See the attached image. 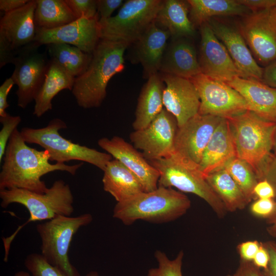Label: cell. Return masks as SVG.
<instances>
[{
  "mask_svg": "<svg viewBox=\"0 0 276 276\" xmlns=\"http://www.w3.org/2000/svg\"><path fill=\"white\" fill-rule=\"evenodd\" d=\"M26 143L16 129L9 140L3 159L0 190L18 188L43 193L48 188L41 180L42 176L55 171L74 175L83 164H51L47 151H39Z\"/></svg>",
  "mask_w": 276,
  "mask_h": 276,
  "instance_id": "6da1fadb",
  "label": "cell"
},
{
  "mask_svg": "<svg viewBox=\"0 0 276 276\" xmlns=\"http://www.w3.org/2000/svg\"><path fill=\"white\" fill-rule=\"evenodd\" d=\"M129 46L123 41L100 39L86 70L75 79L71 91L80 107L88 109L101 106L109 81L124 69V55Z\"/></svg>",
  "mask_w": 276,
  "mask_h": 276,
  "instance_id": "7a4b0ae2",
  "label": "cell"
},
{
  "mask_svg": "<svg viewBox=\"0 0 276 276\" xmlns=\"http://www.w3.org/2000/svg\"><path fill=\"white\" fill-rule=\"evenodd\" d=\"M1 205L3 208L16 203L24 205L30 217L18 226L10 236L3 238L4 261L7 262L10 246L18 233L30 222L50 220L59 216H71L73 213L74 196L68 184L60 179L55 181L45 192L39 193L25 189L0 190Z\"/></svg>",
  "mask_w": 276,
  "mask_h": 276,
  "instance_id": "3957f363",
  "label": "cell"
},
{
  "mask_svg": "<svg viewBox=\"0 0 276 276\" xmlns=\"http://www.w3.org/2000/svg\"><path fill=\"white\" fill-rule=\"evenodd\" d=\"M191 205L190 200L182 193L171 188L158 186L154 191L143 192L117 202L113 217L125 225H131L137 220L164 223L183 216Z\"/></svg>",
  "mask_w": 276,
  "mask_h": 276,
  "instance_id": "277c9868",
  "label": "cell"
},
{
  "mask_svg": "<svg viewBox=\"0 0 276 276\" xmlns=\"http://www.w3.org/2000/svg\"><path fill=\"white\" fill-rule=\"evenodd\" d=\"M233 136L237 157L246 162L259 179L271 155L275 122L264 120L247 110L226 119Z\"/></svg>",
  "mask_w": 276,
  "mask_h": 276,
  "instance_id": "5b68a950",
  "label": "cell"
},
{
  "mask_svg": "<svg viewBox=\"0 0 276 276\" xmlns=\"http://www.w3.org/2000/svg\"><path fill=\"white\" fill-rule=\"evenodd\" d=\"M66 128L63 120L55 118L45 127H24L20 132L27 143L37 144L47 151L51 161L65 164L72 160H80L91 164L103 171L107 163L112 159V156L66 139L59 131Z\"/></svg>",
  "mask_w": 276,
  "mask_h": 276,
  "instance_id": "8992f818",
  "label": "cell"
},
{
  "mask_svg": "<svg viewBox=\"0 0 276 276\" xmlns=\"http://www.w3.org/2000/svg\"><path fill=\"white\" fill-rule=\"evenodd\" d=\"M148 162L160 174L158 186L173 187L182 192L195 194L204 200L219 218L225 216L227 211L222 202L199 170V165L174 154Z\"/></svg>",
  "mask_w": 276,
  "mask_h": 276,
  "instance_id": "52a82bcc",
  "label": "cell"
},
{
  "mask_svg": "<svg viewBox=\"0 0 276 276\" xmlns=\"http://www.w3.org/2000/svg\"><path fill=\"white\" fill-rule=\"evenodd\" d=\"M92 221V215L85 213L75 217L59 216L36 226L41 239L40 254L64 276H81L70 262L69 248L79 229Z\"/></svg>",
  "mask_w": 276,
  "mask_h": 276,
  "instance_id": "ba28073f",
  "label": "cell"
},
{
  "mask_svg": "<svg viewBox=\"0 0 276 276\" xmlns=\"http://www.w3.org/2000/svg\"><path fill=\"white\" fill-rule=\"evenodd\" d=\"M163 2L161 0L126 1L117 15L99 19L101 38L133 44L155 21Z\"/></svg>",
  "mask_w": 276,
  "mask_h": 276,
  "instance_id": "9c48e42d",
  "label": "cell"
},
{
  "mask_svg": "<svg viewBox=\"0 0 276 276\" xmlns=\"http://www.w3.org/2000/svg\"><path fill=\"white\" fill-rule=\"evenodd\" d=\"M36 0L4 13L0 19V68L13 63L17 53L35 42Z\"/></svg>",
  "mask_w": 276,
  "mask_h": 276,
  "instance_id": "30bf717a",
  "label": "cell"
},
{
  "mask_svg": "<svg viewBox=\"0 0 276 276\" xmlns=\"http://www.w3.org/2000/svg\"><path fill=\"white\" fill-rule=\"evenodd\" d=\"M238 28L257 62L264 67L276 61V8L242 16Z\"/></svg>",
  "mask_w": 276,
  "mask_h": 276,
  "instance_id": "8fae6325",
  "label": "cell"
},
{
  "mask_svg": "<svg viewBox=\"0 0 276 276\" xmlns=\"http://www.w3.org/2000/svg\"><path fill=\"white\" fill-rule=\"evenodd\" d=\"M190 80L199 97L198 113L228 119L249 110L244 98L226 83L213 79L201 73Z\"/></svg>",
  "mask_w": 276,
  "mask_h": 276,
  "instance_id": "7c38bea8",
  "label": "cell"
},
{
  "mask_svg": "<svg viewBox=\"0 0 276 276\" xmlns=\"http://www.w3.org/2000/svg\"><path fill=\"white\" fill-rule=\"evenodd\" d=\"M40 46L35 42L22 49L12 63L14 70L11 77L17 86V105L22 109L35 100L49 66L50 60L39 52Z\"/></svg>",
  "mask_w": 276,
  "mask_h": 276,
  "instance_id": "4fadbf2b",
  "label": "cell"
},
{
  "mask_svg": "<svg viewBox=\"0 0 276 276\" xmlns=\"http://www.w3.org/2000/svg\"><path fill=\"white\" fill-rule=\"evenodd\" d=\"M178 129L175 117L165 108L143 129L130 134L133 146L151 161L167 157L174 153V140Z\"/></svg>",
  "mask_w": 276,
  "mask_h": 276,
  "instance_id": "5bb4252c",
  "label": "cell"
},
{
  "mask_svg": "<svg viewBox=\"0 0 276 276\" xmlns=\"http://www.w3.org/2000/svg\"><path fill=\"white\" fill-rule=\"evenodd\" d=\"M222 118L198 113L178 127L174 153L182 159L199 165L212 135Z\"/></svg>",
  "mask_w": 276,
  "mask_h": 276,
  "instance_id": "9a60e30c",
  "label": "cell"
},
{
  "mask_svg": "<svg viewBox=\"0 0 276 276\" xmlns=\"http://www.w3.org/2000/svg\"><path fill=\"white\" fill-rule=\"evenodd\" d=\"M198 62L201 73L216 80L227 83L240 73L226 49L215 35L208 22L200 27Z\"/></svg>",
  "mask_w": 276,
  "mask_h": 276,
  "instance_id": "2e32d148",
  "label": "cell"
},
{
  "mask_svg": "<svg viewBox=\"0 0 276 276\" xmlns=\"http://www.w3.org/2000/svg\"><path fill=\"white\" fill-rule=\"evenodd\" d=\"M98 14L83 16L61 27L49 30H36L35 42L40 46L52 43L75 46L87 53H92L101 39Z\"/></svg>",
  "mask_w": 276,
  "mask_h": 276,
  "instance_id": "e0dca14e",
  "label": "cell"
},
{
  "mask_svg": "<svg viewBox=\"0 0 276 276\" xmlns=\"http://www.w3.org/2000/svg\"><path fill=\"white\" fill-rule=\"evenodd\" d=\"M208 23L226 49L240 77L262 81L263 67L254 58L238 27L216 18Z\"/></svg>",
  "mask_w": 276,
  "mask_h": 276,
  "instance_id": "ac0fdd59",
  "label": "cell"
},
{
  "mask_svg": "<svg viewBox=\"0 0 276 276\" xmlns=\"http://www.w3.org/2000/svg\"><path fill=\"white\" fill-rule=\"evenodd\" d=\"M165 108L176 119L178 127L199 112L200 101L197 89L189 79L162 74Z\"/></svg>",
  "mask_w": 276,
  "mask_h": 276,
  "instance_id": "d6986e66",
  "label": "cell"
},
{
  "mask_svg": "<svg viewBox=\"0 0 276 276\" xmlns=\"http://www.w3.org/2000/svg\"><path fill=\"white\" fill-rule=\"evenodd\" d=\"M98 144L137 177L145 192H151L158 188L159 172L133 145L117 136L101 138Z\"/></svg>",
  "mask_w": 276,
  "mask_h": 276,
  "instance_id": "ffe728a7",
  "label": "cell"
},
{
  "mask_svg": "<svg viewBox=\"0 0 276 276\" xmlns=\"http://www.w3.org/2000/svg\"><path fill=\"white\" fill-rule=\"evenodd\" d=\"M191 38H172L167 44L159 71L190 79L201 73L198 55Z\"/></svg>",
  "mask_w": 276,
  "mask_h": 276,
  "instance_id": "44dd1931",
  "label": "cell"
},
{
  "mask_svg": "<svg viewBox=\"0 0 276 276\" xmlns=\"http://www.w3.org/2000/svg\"><path fill=\"white\" fill-rule=\"evenodd\" d=\"M237 157L236 150L228 121L222 118L203 153L199 169L204 176L224 168Z\"/></svg>",
  "mask_w": 276,
  "mask_h": 276,
  "instance_id": "7402d4cb",
  "label": "cell"
},
{
  "mask_svg": "<svg viewBox=\"0 0 276 276\" xmlns=\"http://www.w3.org/2000/svg\"><path fill=\"white\" fill-rule=\"evenodd\" d=\"M226 83L244 98L249 111L264 120L276 122V88L259 80L239 77Z\"/></svg>",
  "mask_w": 276,
  "mask_h": 276,
  "instance_id": "603a6c76",
  "label": "cell"
},
{
  "mask_svg": "<svg viewBox=\"0 0 276 276\" xmlns=\"http://www.w3.org/2000/svg\"><path fill=\"white\" fill-rule=\"evenodd\" d=\"M171 37L168 31L154 21L135 42V55L141 63L147 78L159 71L167 41Z\"/></svg>",
  "mask_w": 276,
  "mask_h": 276,
  "instance_id": "cb8c5ba5",
  "label": "cell"
},
{
  "mask_svg": "<svg viewBox=\"0 0 276 276\" xmlns=\"http://www.w3.org/2000/svg\"><path fill=\"white\" fill-rule=\"evenodd\" d=\"M103 172L104 190L111 194L117 202L145 192L137 177L116 159L107 163Z\"/></svg>",
  "mask_w": 276,
  "mask_h": 276,
  "instance_id": "d4e9b609",
  "label": "cell"
},
{
  "mask_svg": "<svg viewBox=\"0 0 276 276\" xmlns=\"http://www.w3.org/2000/svg\"><path fill=\"white\" fill-rule=\"evenodd\" d=\"M155 21L159 27L168 31L171 38H192L195 35V26L189 17L187 1H163Z\"/></svg>",
  "mask_w": 276,
  "mask_h": 276,
  "instance_id": "484cf974",
  "label": "cell"
},
{
  "mask_svg": "<svg viewBox=\"0 0 276 276\" xmlns=\"http://www.w3.org/2000/svg\"><path fill=\"white\" fill-rule=\"evenodd\" d=\"M164 83L158 74L148 78L140 93L132 124L134 130L146 127L163 109Z\"/></svg>",
  "mask_w": 276,
  "mask_h": 276,
  "instance_id": "4316f807",
  "label": "cell"
},
{
  "mask_svg": "<svg viewBox=\"0 0 276 276\" xmlns=\"http://www.w3.org/2000/svg\"><path fill=\"white\" fill-rule=\"evenodd\" d=\"M50 60V59H49ZM75 78L50 60L43 83L35 100L33 114L38 118L52 109V100L60 91H72Z\"/></svg>",
  "mask_w": 276,
  "mask_h": 276,
  "instance_id": "83f0119b",
  "label": "cell"
},
{
  "mask_svg": "<svg viewBox=\"0 0 276 276\" xmlns=\"http://www.w3.org/2000/svg\"><path fill=\"white\" fill-rule=\"evenodd\" d=\"M189 17L195 26L200 27L218 16H244L251 11L238 0H188Z\"/></svg>",
  "mask_w": 276,
  "mask_h": 276,
  "instance_id": "f1b7e54d",
  "label": "cell"
},
{
  "mask_svg": "<svg viewBox=\"0 0 276 276\" xmlns=\"http://www.w3.org/2000/svg\"><path fill=\"white\" fill-rule=\"evenodd\" d=\"M205 179L227 212L243 210L249 203L240 188L224 168L208 174Z\"/></svg>",
  "mask_w": 276,
  "mask_h": 276,
  "instance_id": "f546056e",
  "label": "cell"
},
{
  "mask_svg": "<svg viewBox=\"0 0 276 276\" xmlns=\"http://www.w3.org/2000/svg\"><path fill=\"white\" fill-rule=\"evenodd\" d=\"M36 30H49L67 25L78 18L65 0H36Z\"/></svg>",
  "mask_w": 276,
  "mask_h": 276,
  "instance_id": "4dcf8cb0",
  "label": "cell"
},
{
  "mask_svg": "<svg viewBox=\"0 0 276 276\" xmlns=\"http://www.w3.org/2000/svg\"><path fill=\"white\" fill-rule=\"evenodd\" d=\"M46 46L49 59L75 78L86 70L92 58V53H85L72 45L52 43Z\"/></svg>",
  "mask_w": 276,
  "mask_h": 276,
  "instance_id": "1f68e13d",
  "label": "cell"
},
{
  "mask_svg": "<svg viewBox=\"0 0 276 276\" xmlns=\"http://www.w3.org/2000/svg\"><path fill=\"white\" fill-rule=\"evenodd\" d=\"M224 168L238 185L249 203L255 197L254 188L259 181L252 168L244 160L236 157Z\"/></svg>",
  "mask_w": 276,
  "mask_h": 276,
  "instance_id": "d6a6232c",
  "label": "cell"
},
{
  "mask_svg": "<svg viewBox=\"0 0 276 276\" xmlns=\"http://www.w3.org/2000/svg\"><path fill=\"white\" fill-rule=\"evenodd\" d=\"M183 255V251L181 250L174 259L170 260L164 252L156 250L154 256L158 266L149 269L147 276H182Z\"/></svg>",
  "mask_w": 276,
  "mask_h": 276,
  "instance_id": "836d02e7",
  "label": "cell"
},
{
  "mask_svg": "<svg viewBox=\"0 0 276 276\" xmlns=\"http://www.w3.org/2000/svg\"><path fill=\"white\" fill-rule=\"evenodd\" d=\"M25 265L31 276H64L39 254L32 253L28 255L25 260Z\"/></svg>",
  "mask_w": 276,
  "mask_h": 276,
  "instance_id": "e575fe53",
  "label": "cell"
},
{
  "mask_svg": "<svg viewBox=\"0 0 276 276\" xmlns=\"http://www.w3.org/2000/svg\"><path fill=\"white\" fill-rule=\"evenodd\" d=\"M19 116H11L8 113L3 117H0V122L3 125L0 131V163L3 159L5 150L14 131L21 122Z\"/></svg>",
  "mask_w": 276,
  "mask_h": 276,
  "instance_id": "d590c367",
  "label": "cell"
},
{
  "mask_svg": "<svg viewBox=\"0 0 276 276\" xmlns=\"http://www.w3.org/2000/svg\"><path fill=\"white\" fill-rule=\"evenodd\" d=\"M65 2L78 19L83 16L93 17L98 14L96 0H65Z\"/></svg>",
  "mask_w": 276,
  "mask_h": 276,
  "instance_id": "8d00e7d4",
  "label": "cell"
},
{
  "mask_svg": "<svg viewBox=\"0 0 276 276\" xmlns=\"http://www.w3.org/2000/svg\"><path fill=\"white\" fill-rule=\"evenodd\" d=\"M275 205L273 199H258L250 206V211L254 215L266 217L272 213Z\"/></svg>",
  "mask_w": 276,
  "mask_h": 276,
  "instance_id": "74e56055",
  "label": "cell"
},
{
  "mask_svg": "<svg viewBox=\"0 0 276 276\" xmlns=\"http://www.w3.org/2000/svg\"><path fill=\"white\" fill-rule=\"evenodd\" d=\"M97 11L100 19L111 17L114 10L123 5L122 0H96Z\"/></svg>",
  "mask_w": 276,
  "mask_h": 276,
  "instance_id": "f35d334b",
  "label": "cell"
},
{
  "mask_svg": "<svg viewBox=\"0 0 276 276\" xmlns=\"http://www.w3.org/2000/svg\"><path fill=\"white\" fill-rule=\"evenodd\" d=\"M260 242L257 240L247 241L240 243L237 246L240 260L252 262L259 250Z\"/></svg>",
  "mask_w": 276,
  "mask_h": 276,
  "instance_id": "ab89813d",
  "label": "cell"
},
{
  "mask_svg": "<svg viewBox=\"0 0 276 276\" xmlns=\"http://www.w3.org/2000/svg\"><path fill=\"white\" fill-rule=\"evenodd\" d=\"M226 276H263L261 270L252 262L240 260L236 271Z\"/></svg>",
  "mask_w": 276,
  "mask_h": 276,
  "instance_id": "60d3db41",
  "label": "cell"
},
{
  "mask_svg": "<svg viewBox=\"0 0 276 276\" xmlns=\"http://www.w3.org/2000/svg\"><path fill=\"white\" fill-rule=\"evenodd\" d=\"M254 193L258 199H273L275 196L273 187L266 179L258 181L254 188Z\"/></svg>",
  "mask_w": 276,
  "mask_h": 276,
  "instance_id": "b9f144b4",
  "label": "cell"
},
{
  "mask_svg": "<svg viewBox=\"0 0 276 276\" xmlns=\"http://www.w3.org/2000/svg\"><path fill=\"white\" fill-rule=\"evenodd\" d=\"M267 180L273 187L276 196V156L271 155L263 171L262 179Z\"/></svg>",
  "mask_w": 276,
  "mask_h": 276,
  "instance_id": "7bdbcfd3",
  "label": "cell"
},
{
  "mask_svg": "<svg viewBox=\"0 0 276 276\" xmlns=\"http://www.w3.org/2000/svg\"><path fill=\"white\" fill-rule=\"evenodd\" d=\"M14 84L13 80L10 77L6 79L0 86V117H3L7 113L6 109L9 106L7 97Z\"/></svg>",
  "mask_w": 276,
  "mask_h": 276,
  "instance_id": "ee69618b",
  "label": "cell"
},
{
  "mask_svg": "<svg viewBox=\"0 0 276 276\" xmlns=\"http://www.w3.org/2000/svg\"><path fill=\"white\" fill-rule=\"evenodd\" d=\"M267 249L269 260L267 267L261 270L263 276H276V245L271 242L264 244Z\"/></svg>",
  "mask_w": 276,
  "mask_h": 276,
  "instance_id": "f6af8a7d",
  "label": "cell"
},
{
  "mask_svg": "<svg viewBox=\"0 0 276 276\" xmlns=\"http://www.w3.org/2000/svg\"><path fill=\"white\" fill-rule=\"evenodd\" d=\"M242 5L248 8L251 12L275 7L276 0H238Z\"/></svg>",
  "mask_w": 276,
  "mask_h": 276,
  "instance_id": "bcb514c9",
  "label": "cell"
},
{
  "mask_svg": "<svg viewBox=\"0 0 276 276\" xmlns=\"http://www.w3.org/2000/svg\"><path fill=\"white\" fill-rule=\"evenodd\" d=\"M269 256L267 249L262 243L252 262L260 269H265L268 266Z\"/></svg>",
  "mask_w": 276,
  "mask_h": 276,
  "instance_id": "7dc6e473",
  "label": "cell"
},
{
  "mask_svg": "<svg viewBox=\"0 0 276 276\" xmlns=\"http://www.w3.org/2000/svg\"><path fill=\"white\" fill-rule=\"evenodd\" d=\"M262 82L276 88V61L263 67Z\"/></svg>",
  "mask_w": 276,
  "mask_h": 276,
  "instance_id": "c3c4849f",
  "label": "cell"
},
{
  "mask_svg": "<svg viewBox=\"0 0 276 276\" xmlns=\"http://www.w3.org/2000/svg\"><path fill=\"white\" fill-rule=\"evenodd\" d=\"M29 0H1L0 10L4 13L19 9L26 5Z\"/></svg>",
  "mask_w": 276,
  "mask_h": 276,
  "instance_id": "681fc988",
  "label": "cell"
},
{
  "mask_svg": "<svg viewBox=\"0 0 276 276\" xmlns=\"http://www.w3.org/2000/svg\"><path fill=\"white\" fill-rule=\"evenodd\" d=\"M268 233L271 236L276 237V202L272 213L267 218Z\"/></svg>",
  "mask_w": 276,
  "mask_h": 276,
  "instance_id": "f907efd6",
  "label": "cell"
},
{
  "mask_svg": "<svg viewBox=\"0 0 276 276\" xmlns=\"http://www.w3.org/2000/svg\"><path fill=\"white\" fill-rule=\"evenodd\" d=\"M14 276H31L29 272L25 271H19L16 272Z\"/></svg>",
  "mask_w": 276,
  "mask_h": 276,
  "instance_id": "816d5d0a",
  "label": "cell"
},
{
  "mask_svg": "<svg viewBox=\"0 0 276 276\" xmlns=\"http://www.w3.org/2000/svg\"><path fill=\"white\" fill-rule=\"evenodd\" d=\"M274 152V155L276 156V122H275V132H274V143H273V149Z\"/></svg>",
  "mask_w": 276,
  "mask_h": 276,
  "instance_id": "f5cc1de1",
  "label": "cell"
},
{
  "mask_svg": "<svg viewBox=\"0 0 276 276\" xmlns=\"http://www.w3.org/2000/svg\"><path fill=\"white\" fill-rule=\"evenodd\" d=\"M85 276H100L96 271H91L87 273Z\"/></svg>",
  "mask_w": 276,
  "mask_h": 276,
  "instance_id": "db71d44e",
  "label": "cell"
},
{
  "mask_svg": "<svg viewBox=\"0 0 276 276\" xmlns=\"http://www.w3.org/2000/svg\"><path fill=\"white\" fill-rule=\"evenodd\" d=\"M275 7L276 8V1H275Z\"/></svg>",
  "mask_w": 276,
  "mask_h": 276,
  "instance_id": "11a10c76",
  "label": "cell"
},
{
  "mask_svg": "<svg viewBox=\"0 0 276 276\" xmlns=\"http://www.w3.org/2000/svg\"><path fill=\"white\" fill-rule=\"evenodd\" d=\"M275 245H276V242H275Z\"/></svg>",
  "mask_w": 276,
  "mask_h": 276,
  "instance_id": "9f6ffc18",
  "label": "cell"
}]
</instances>
